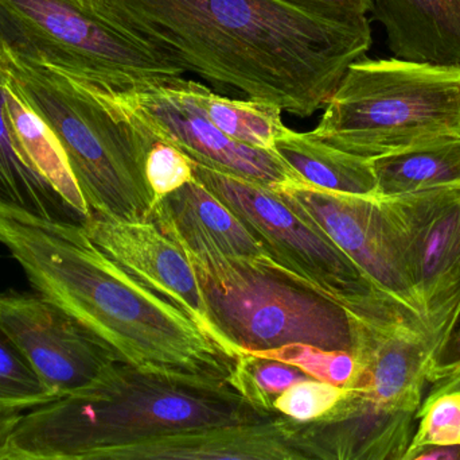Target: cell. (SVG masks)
I'll return each mask as SVG.
<instances>
[{
    "label": "cell",
    "mask_w": 460,
    "mask_h": 460,
    "mask_svg": "<svg viewBox=\"0 0 460 460\" xmlns=\"http://www.w3.org/2000/svg\"><path fill=\"white\" fill-rule=\"evenodd\" d=\"M193 175L240 219L268 257L292 277L362 320L408 321L424 329L381 296L329 237L292 211L272 189L194 161Z\"/></svg>",
    "instance_id": "ba28073f"
},
{
    "label": "cell",
    "mask_w": 460,
    "mask_h": 460,
    "mask_svg": "<svg viewBox=\"0 0 460 460\" xmlns=\"http://www.w3.org/2000/svg\"><path fill=\"white\" fill-rule=\"evenodd\" d=\"M178 246L196 272L216 332L235 353L291 343L353 353L357 316L272 259L229 256L209 243Z\"/></svg>",
    "instance_id": "5b68a950"
},
{
    "label": "cell",
    "mask_w": 460,
    "mask_h": 460,
    "mask_svg": "<svg viewBox=\"0 0 460 460\" xmlns=\"http://www.w3.org/2000/svg\"><path fill=\"white\" fill-rule=\"evenodd\" d=\"M292 7L330 21L356 23L372 13V0H280Z\"/></svg>",
    "instance_id": "83f0119b"
},
{
    "label": "cell",
    "mask_w": 460,
    "mask_h": 460,
    "mask_svg": "<svg viewBox=\"0 0 460 460\" xmlns=\"http://www.w3.org/2000/svg\"><path fill=\"white\" fill-rule=\"evenodd\" d=\"M270 189L297 215L329 237L381 296L427 329L420 302L381 199L326 191L300 180Z\"/></svg>",
    "instance_id": "30bf717a"
},
{
    "label": "cell",
    "mask_w": 460,
    "mask_h": 460,
    "mask_svg": "<svg viewBox=\"0 0 460 460\" xmlns=\"http://www.w3.org/2000/svg\"><path fill=\"white\" fill-rule=\"evenodd\" d=\"M150 221L177 245L209 243L229 256L270 258L240 219L196 178L155 202Z\"/></svg>",
    "instance_id": "2e32d148"
},
{
    "label": "cell",
    "mask_w": 460,
    "mask_h": 460,
    "mask_svg": "<svg viewBox=\"0 0 460 460\" xmlns=\"http://www.w3.org/2000/svg\"><path fill=\"white\" fill-rule=\"evenodd\" d=\"M435 353L460 313V188L381 199Z\"/></svg>",
    "instance_id": "9c48e42d"
},
{
    "label": "cell",
    "mask_w": 460,
    "mask_h": 460,
    "mask_svg": "<svg viewBox=\"0 0 460 460\" xmlns=\"http://www.w3.org/2000/svg\"><path fill=\"white\" fill-rule=\"evenodd\" d=\"M278 416L249 404L228 383L115 362L88 388L23 413L0 460H105L140 440Z\"/></svg>",
    "instance_id": "3957f363"
},
{
    "label": "cell",
    "mask_w": 460,
    "mask_h": 460,
    "mask_svg": "<svg viewBox=\"0 0 460 460\" xmlns=\"http://www.w3.org/2000/svg\"><path fill=\"white\" fill-rule=\"evenodd\" d=\"M8 81L58 140L89 212L147 221L155 196L146 159L159 140L110 95L0 49Z\"/></svg>",
    "instance_id": "277c9868"
},
{
    "label": "cell",
    "mask_w": 460,
    "mask_h": 460,
    "mask_svg": "<svg viewBox=\"0 0 460 460\" xmlns=\"http://www.w3.org/2000/svg\"><path fill=\"white\" fill-rule=\"evenodd\" d=\"M429 383L431 385V389L424 397L423 404L431 401L440 394L460 392V362L454 366L429 373Z\"/></svg>",
    "instance_id": "f1b7e54d"
},
{
    "label": "cell",
    "mask_w": 460,
    "mask_h": 460,
    "mask_svg": "<svg viewBox=\"0 0 460 460\" xmlns=\"http://www.w3.org/2000/svg\"><path fill=\"white\" fill-rule=\"evenodd\" d=\"M345 394V388L310 378L287 389L275 401L279 415L308 423L329 412Z\"/></svg>",
    "instance_id": "484cf974"
},
{
    "label": "cell",
    "mask_w": 460,
    "mask_h": 460,
    "mask_svg": "<svg viewBox=\"0 0 460 460\" xmlns=\"http://www.w3.org/2000/svg\"><path fill=\"white\" fill-rule=\"evenodd\" d=\"M16 99L18 95L0 62V202L43 218L81 223L80 216L35 167L16 126Z\"/></svg>",
    "instance_id": "ac0fdd59"
},
{
    "label": "cell",
    "mask_w": 460,
    "mask_h": 460,
    "mask_svg": "<svg viewBox=\"0 0 460 460\" xmlns=\"http://www.w3.org/2000/svg\"><path fill=\"white\" fill-rule=\"evenodd\" d=\"M100 11L186 72L299 118L323 108L372 46L369 19L343 23L280 0H97Z\"/></svg>",
    "instance_id": "6da1fadb"
},
{
    "label": "cell",
    "mask_w": 460,
    "mask_h": 460,
    "mask_svg": "<svg viewBox=\"0 0 460 460\" xmlns=\"http://www.w3.org/2000/svg\"><path fill=\"white\" fill-rule=\"evenodd\" d=\"M81 224L89 238L116 264L174 302L224 347L234 351L221 339L210 321L188 257L154 221H124L89 213Z\"/></svg>",
    "instance_id": "4fadbf2b"
},
{
    "label": "cell",
    "mask_w": 460,
    "mask_h": 460,
    "mask_svg": "<svg viewBox=\"0 0 460 460\" xmlns=\"http://www.w3.org/2000/svg\"><path fill=\"white\" fill-rule=\"evenodd\" d=\"M22 416H23L22 410H0V455Z\"/></svg>",
    "instance_id": "1f68e13d"
},
{
    "label": "cell",
    "mask_w": 460,
    "mask_h": 460,
    "mask_svg": "<svg viewBox=\"0 0 460 460\" xmlns=\"http://www.w3.org/2000/svg\"><path fill=\"white\" fill-rule=\"evenodd\" d=\"M416 421V413L384 407L345 389L322 418L292 424L295 445L305 460H404Z\"/></svg>",
    "instance_id": "5bb4252c"
},
{
    "label": "cell",
    "mask_w": 460,
    "mask_h": 460,
    "mask_svg": "<svg viewBox=\"0 0 460 460\" xmlns=\"http://www.w3.org/2000/svg\"><path fill=\"white\" fill-rule=\"evenodd\" d=\"M394 59L460 68V0H372Z\"/></svg>",
    "instance_id": "e0dca14e"
},
{
    "label": "cell",
    "mask_w": 460,
    "mask_h": 460,
    "mask_svg": "<svg viewBox=\"0 0 460 460\" xmlns=\"http://www.w3.org/2000/svg\"><path fill=\"white\" fill-rule=\"evenodd\" d=\"M0 243L34 291L77 319L119 362L229 383L240 356L116 264L83 224L0 202Z\"/></svg>",
    "instance_id": "7a4b0ae2"
},
{
    "label": "cell",
    "mask_w": 460,
    "mask_h": 460,
    "mask_svg": "<svg viewBox=\"0 0 460 460\" xmlns=\"http://www.w3.org/2000/svg\"><path fill=\"white\" fill-rule=\"evenodd\" d=\"M404 460H460V446H424L408 453Z\"/></svg>",
    "instance_id": "4dcf8cb0"
},
{
    "label": "cell",
    "mask_w": 460,
    "mask_h": 460,
    "mask_svg": "<svg viewBox=\"0 0 460 460\" xmlns=\"http://www.w3.org/2000/svg\"><path fill=\"white\" fill-rule=\"evenodd\" d=\"M166 81L181 99L237 142L272 150L276 140L287 130L281 118L283 110L272 103L229 99L182 76Z\"/></svg>",
    "instance_id": "ffe728a7"
},
{
    "label": "cell",
    "mask_w": 460,
    "mask_h": 460,
    "mask_svg": "<svg viewBox=\"0 0 460 460\" xmlns=\"http://www.w3.org/2000/svg\"><path fill=\"white\" fill-rule=\"evenodd\" d=\"M58 399L0 324V410H35Z\"/></svg>",
    "instance_id": "603a6c76"
},
{
    "label": "cell",
    "mask_w": 460,
    "mask_h": 460,
    "mask_svg": "<svg viewBox=\"0 0 460 460\" xmlns=\"http://www.w3.org/2000/svg\"><path fill=\"white\" fill-rule=\"evenodd\" d=\"M378 197H394L443 186L460 188V137L372 159Z\"/></svg>",
    "instance_id": "44dd1931"
},
{
    "label": "cell",
    "mask_w": 460,
    "mask_h": 460,
    "mask_svg": "<svg viewBox=\"0 0 460 460\" xmlns=\"http://www.w3.org/2000/svg\"><path fill=\"white\" fill-rule=\"evenodd\" d=\"M166 80L137 84L126 91L104 94L137 116L156 138L180 149L189 158L204 167L268 188L299 180L272 150L252 148L224 134L181 99Z\"/></svg>",
    "instance_id": "7c38bea8"
},
{
    "label": "cell",
    "mask_w": 460,
    "mask_h": 460,
    "mask_svg": "<svg viewBox=\"0 0 460 460\" xmlns=\"http://www.w3.org/2000/svg\"><path fill=\"white\" fill-rule=\"evenodd\" d=\"M305 460L291 419L175 432L116 448L105 460Z\"/></svg>",
    "instance_id": "9a60e30c"
},
{
    "label": "cell",
    "mask_w": 460,
    "mask_h": 460,
    "mask_svg": "<svg viewBox=\"0 0 460 460\" xmlns=\"http://www.w3.org/2000/svg\"><path fill=\"white\" fill-rule=\"evenodd\" d=\"M146 176L158 202L193 180V161L180 149L158 140L148 151Z\"/></svg>",
    "instance_id": "4316f807"
},
{
    "label": "cell",
    "mask_w": 460,
    "mask_h": 460,
    "mask_svg": "<svg viewBox=\"0 0 460 460\" xmlns=\"http://www.w3.org/2000/svg\"><path fill=\"white\" fill-rule=\"evenodd\" d=\"M418 421L407 454L424 446H460V392L440 394L421 405Z\"/></svg>",
    "instance_id": "d4e9b609"
},
{
    "label": "cell",
    "mask_w": 460,
    "mask_h": 460,
    "mask_svg": "<svg viewBox=\"0 0 460 460\" xmlns=\"http://www.w3.org/2000/svg\"><path fill=\"white\" fill-rule=\"evenodd\" d=\"M310 378L292 365L243 353L235 362L229 385L257 410L276 413V400L295 383Z\"/></svg>",
    "instance_id": "7402d4cb"
},
{
    "label": "cell",
    "mask_w": 460,
    "mask_h": 460,
    "mask_svg": "<svg viewBox=\"0 0 460 460\" xmlns=\"http://www.w3.org/2000/svg\"><path fill=\"white\" fill-rule=\"evenodd\" d=\"M272 151L300 181L310 185L380 199L370 159L340 150L311 132H297L287 127L276 140Z\"/></svg>",
    "instance_id": "d6986e66"
},
{
    "label": "cell",
    "mask_w": 460,
    "mask_h": 460,
    "mask_svg": "<svg viewBox=\"0 0 460 460\" xmlns=\"http://www.w3.org/2000/svg\"><path fill=\"white\" fill-rule=\"evenodd\" d=\"M0 49L102 92L186 70L100 11L97 0H0Z\"/></svg>",
    "instance_id": "52a82bcc"
},
{
    "label": "cell",
    "mask_w": 460,
    "mask_h": 460,
    "mask_svg": "<svg viewBox=\"0 0 460 460\" xmlns=\"http://www.w3.org/2000/svg\"><path fill=\"white\" fill-rule=\"evenodd\" d=\"M460 362V313L451 331L448 332L445 342L438 348L432 358L429 373L435 370L446 369Z\"/></svg>",
    "instance_id": "f546056e"
},
{
    "label": "cell",
    "mask_w": 460,
    "mask_h": 460,
    "mask_svg": "<svg viewBox=\"0 0 460 460\" xmlns=\"http://www.w3.org/2000/svg\"><path fill=\"white\" fill-rule=\"evenodd\" d=\"M296 366L315 380L343 386L353 378L357 362L353 353L326 350L305 343H291L273 350L249 353Z\"/></svg>",
    "instance_id": "cb8c5ba5"
},
{
    "label": "cell",
    "mask_w": 460,
    "mask_h": 460,
    "mask_svg": "<svg viewBox=\"0 0 460 460\" xmlns=\"http://www.w3.org/2000/svg\"><path fill=\"white\" fill-rule=\"evenodd\" d=\"M0 324L58 399L88 388L119 362L77 319L37 291L0 292Z\"/></svg>",
    "instance_id": "8fae6325"
},
{
    "label": "cell",
    "mask_w": 460,
    "mask_h": 460,
    "mask_svg": "<svg viewBox=\"0 0 460 460\" xmlns=\"http://www.w3.org/2000/svg\"><path fill=\"white\" fill-rule=\"evenodd\" d=\"M323 110L311 134L370 161L460 137V68L362 57Z\"/></svg>",
    "instance_id": "8992f818"
}]
</instances>
